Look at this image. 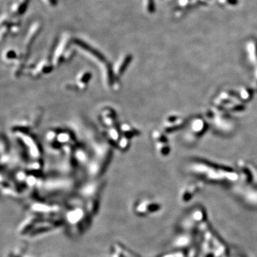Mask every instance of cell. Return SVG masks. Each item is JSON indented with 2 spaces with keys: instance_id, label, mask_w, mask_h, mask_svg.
I'll return each instance as SVG.
<instances>
[{
  "instance_id": "1",
  "label": "cell",
  "mask_w": 257,
  "mask_h": 257,
  "mask_svg": "<svg viewBox=\"0 0 257 257\" xmlns=\"http://www.w3.org/2000/svg\"><path fill=\"white\" fill-rule=\"evenodd\" d=\"M41 29V24L39 22H36L34 24H33L32 27L30 28V32L27 34V36H26V42L29 44L31 42L33 41L34 38L36 37V36L38 34Z\"/></svg>"
},
{
  "instance_id": "2",
  "label": "cell",
  "mask_w": 257,
  "mask_h": 257,
  "mask_svg": "<svg viewBox=\"0 0 257 257\" xmlns=\"http://www.w3.org/2000/svg\"><path fill=\"white\" fill-rule=\"evenodd\" d=\"M29 1L30 0H19L18 3L15 4V5L12 6L13 12L15 14L19 15L23 14L26 10V6H27Z\"/></svg>"
},
{
  "instance_id": "3",
  "label": "cell",
  "mask_w": 257,
  "mask_h": 257,
  "mask_svg": "<svg viewBox=\"0 0 257 257\" xmlns=\"http://www.w3.org/2000/svg\"><path fill=\"white\" fill-rule=\"evenodd\" d=\"M147 10L149 13H153L155 10L154 0H147Z\"/></svg>"
},
{
  "instance_id": "4",
  "label": "cell",
  "mask_w": 257,
  "mask_h": 257,
  "mask_svg": "<svg viewBox=\"0 0 257 257\" xmlns=\"http://www.w3.org/2000/svg\"><path fill=\"white\" fill-rule=\"evenodd\" d=\"M45 1L46 2V3L52 4V5H54V4H56V0H45Z\"/></svg>"
},
{
  "instance_id": "5",
  "label": "cell",
  "mask_w": 257,
  "mask_h": 257,
  "mask_svg": "<svg viewBox=\"0 0 257 257\" xmlns=\"http://www.w3.org/2000/svg\"><path fill=\"white\" fill-rule=\"evenodd\" d=\"M228 1H229V3H231V4H236V2H237V1L236 0H228Z\"/></svg>"
}]
</instances>
